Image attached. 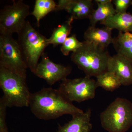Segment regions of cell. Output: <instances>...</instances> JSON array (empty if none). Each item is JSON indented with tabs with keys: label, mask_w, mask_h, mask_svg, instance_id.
<instances>
[{
	"label": "cell",
	"mask_w": 132,
	"mask_h": 132,
	"mask_svg": "<svg viewBox=\"0 0 132 132\" xmlns=\"http://www.w3.org/2000/svg\"><path fill=\"white\" fill-rule=\"evenodd\" d=\"M29 106L36 118L46 120L65 114L72 116L84 112L69 101L59 89L52 88H43L31 93Z\"/></svg>",
	"instance_id": "cell-1"
},
{
	"label": "cell",
	"mask_w": 132,
	"mask_h": 132,
	"mask_svg": "<svg viewBox=\"0 0 132 132\" xmlns=\"http://www.w3.org/2000/svg\"><path fill=\"white\" fill-rule=\"evenodd\" d=\"M82 42V46L71 55L72 61L90 78L97 77L107 71L111 56L107 48L86 41Z\"/></svg>",
	"instance_id": "cell-2"
},
{
	"label": "cell",
	"mask_w": 132,
	"mask_h": 132,
	"mask_svg": "<svg viewBox=\"0 0 132 132\" xmlns=\"http://www.w3.org/2000/svg\"><path fill=\"white\" fill-rule=\"evenodd\" d=\"M0 87L3 93L2 98L7 107L29 106L31 93L26 78L0 67Z\"/></svg>",
	"instance_id": "cell-3"
},
{
	"label": "cell",
	"mask_w": 132,
	"mask_h": 132,
	"mask_svg": "<svg viewBox=\"0 0 132 132\" xmlns=\"http://www.w3.org/2000/svg\"><path fill=\"white\" fill-rule=\"evenodd\" d=\"M18 34V41L28 68L34 73L39 59L48 46L47 38L36 30L28 20Z\"/></svg>",
	"instance_id": "cell-4"
},
{
	"label": "cell",
	"mask_w": 132,
	"mask_h": 132,
	"mask_svg": "<svg viewBox=\"0 0 132 132\" xmlns=\"http://www.w3.org/2000/svg\"><path fill=\"white\" fill-rule=\"evenodd\" d=\"M101 123L108 132H126L132 126V103L117 98L100 114Z\"/></svg>",
	"instance_id": "cell-5"
},
{
	"label": "cell",
	"mask_w": 132,
	"mask_h": 132,
	"mask_svg": "<svg viewBox=\"0 0 132 132\" xmlns=\"http://www.w3.org/2000/svg\"><path fill=\"white\" fill-rule=\"evenodd\" d=\"M0 67L27 78L28 68L17 40L12 34H0Z\"/></svg>",
	"instance_id": "cell-6"
},
{
	"label": "cell",
	"mask_w": 132,
	"mask_h": 132,
	"mask_svg": "<svg viewBox=\"0 0 132 132\" xmlns=\"http://www.w3.org/2000/svg\"><path fill=\"white\" fill-rule=\"evenodd\" d=\"M29 9V6L22 0L5 6L0 12V33L18 34L26 24Z\"/></svg>",
	"instance_id": "cell-7"
},
{
	"label": "cell",
	"mask_w": 132,
	"mask_h": 132,
	"mask_svg": "<svg viewBox=\"0 0 132 132\" xmlns=\"http://www.w3.org/2000/svg\"><path fill=\"white\" fill-rule=\"evenodd\" d=\"M97 88L96 81L90 77L65 79L59 90L69 101L81 102L95 97Z\"/></svg>",
	"instance_id": "cell-8"
},
{
	"label": "cell",
	"mask_w": 132,
	"mask_h": 132,
	"mask_svg": "<svg viewBox=\"0 0 132 132\" xmlns=\"http://www.w3.org/2000/svg\"><path fill=\"white\" fill-rule=\"evenodd\" d=\"M41 57V61L37 65L34 74L46 81L50 86L60 81H62L72 72L71 66L54 63L45 53Z\"/></svg>",
	"instance_id": "cell-9"
},
{
	"label": "cell",
	"mask_w": 132,
	"mask_h": 132,
	"mask_svg": "<svg viewBox=\"0 0 132 132\" xmlns=\"http://www.w3.org/2000/svg\"><path fill=\"white\" fill-rule=\"evenodd\" d=\"M94 10L92 0H60L55 11L65 10L74 20L89 19Z\"/></svg>",
	"instance_id": "cell-10"
},
{
	"label": "cell",
	"mask_w": 132,
	"mask_h": 132,
	"mask_svg": "<svg viewBox=\"0 0 132 132\" xmlns=\"http://www.w3.org/2000/svg\"><path fill=\"white\" fill-rule=\"evenodd\" d=\"M107 71L114 73L119 79L121 85H132V61L127 57L118 53L111 56Z\"/></svg>",
	"instance_id": "cell-11"
},
{
	"label": "cell",
	"mask_w": 132,
	"mask_h": 132,
	"mask_svg": "<svg viewBox=\"0 0 132 132\" xmlns=\"http://www.w3.org/2000/svg\"><path fill=\"white\" fill-rule=\"evenodd\" d=\"M91 116L90 109L85 112L73 116L68 123L63 126L59 125L57 132H90L93 128Z\"/></svg>",
	"instance_id": "cell-12"
},
{
	"label": "cell",
	"mask_w": 132,
	"mask_h": 132,
	"mask_svg": "<svg viewBox=\"0 0 132 132\" xmlns=\"http://www.w3.org/2000/svg\"><path fill=\"white\" fill-rule=\"evenodd\" d=\"M112 31V29L105 26L99 28L90 26L84 33V38L86 41L107 48L113 42Z\"/></svg>",
	"instance_id": "cell-13"
},
{
	"label": "cell",
	"mask_w": 132,
	"mask_h": 132,
	"mask_svg": "<svg viewBox=\"0 0 132 132\" xmlns=\"http://www.w3.org/2000/svg\"><path fill=\"white\" fill-rule=\"evenodd\" d=\"M100 23L112 30L117 29L119 32H132V13H116Z\"/></svg>",
	"instance_id": "cell-14"
},
{
	"label": "cell",
	"mask_w": 132,
	"mask_h": 132,
	"mask_svg": "<svg viewBox=\"0 0 132 132\" xmlns=\"http://www.w3.org/2000/svg\"><path fill=\"white\" fill-rule=\"evenodd\" d=\"M113 47L117 52L124 55L132 61V32H119L113 39Z\"/></svg>",
	"instance_id": "cell-15"
},
{
	"label": "cell",
	"mask_w": 132,
	"mask_h": 132,
	"mask_svg": "<svg viewBox=\"0 0 132 132\" xmlns=\"http://www.w3.org/2000/svg\"><path fill=\"white\" fill-rule=\"evenodd\" d=\"M73 20L69 18L68 20L55 28L50 38L47 39L48 45H52L54 47L62 45L69 37L72 27Z\"/></svg>",
	"instance_id": "cell-16"
},
{
	"label": "cell",
	"mask_w": 132,
	"mask_h": 132,
	"mask_svg": "<svg viewBox=\"0 0 132 132\" xmlns=\"http://www.w3.org/2000/svg\"><path fill=\"white\" fill-rule=\"evenodd\" d=\"M112 1L105 4H97L98 7L94 9L89 17L91 26L96 27L98 22L104 21L116 13Z\"/></svg>",
	"instance_id": "cell-17"
},
{
	"label": "cell",
	"mask_w": 132,
	"mask_h": 132,
	"mask_svg": "<svg viewBox=\"0 0 132 132\" xmlns=\"http://www.w3.org/2000/svg\"><path fill=\"white\" fill-rule=\"evenodd\" d=\"M57 4L53 0H36L31 14L35 17L38 27L42 19L50 12L55 11Z\"/></svg>",
	"instance_id": "cell-18"
},
{
	"label": "cell",
	"mask_w": 132,
	"mask_h": 132,
	"mask_svg": "<svg viewBox=\"0 0 132 132\" xmlns=\"http://www.w3.org/2000/svg\"><path fill=\"white\" fill-rule=\"evenodd\" d=\"M96 78L97 87H101L106 91L113 92L122 85L119 78L113 73L108 71Z\"/></svg>",
	"instance_id": "cell-19"
},
{
	"label": "cell",
	"mask_w": 132,
	"mask_h": 132,
	"mask_svg": "<svg viewBox=\"0 0 132 132\" xmlns=\"http://www.w3.org/2000/svg\"><path fill=\"white\" fill-rule=\"evenodd\" d=\"M82 45V42L78 40L75 34L69 36L61 45V51L63 55L68 56L71 52H75Z\"/></svg>",
	"instance_id": "cell-20"
},
{
	"label": "cell",
	"mask_w": 132,
	"mask_h": 132,
	"mask_svg": "<svg viewBox=\"0 0 132 132\" xmlns=\"http://www.w3.org/2000/svg\"><path fill=\"white\" fill-rule=\"evenodd\" d=\"M112 2L115 6L116 13H126L128 9L132 5L131 0H114Z\"/></svg>",
	"instance_id": "cell-21"
},
{
	"label": "cell",
	"mask_w": 132,
	"mask_h": 132,
	"mask_svg": "<svg viewBox=\"0 0 132 132\" xmlns=\"http://www.w3.org/2000/svg\"><path fill=\"white\" fill-rule=\"evenodd\" d=\"M112 0H95V1L97 3V4H105L108 3L112 2Z\"/></svg>",
	"instance_id": "cell-22"
}]
</instances>
